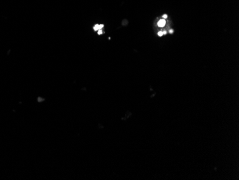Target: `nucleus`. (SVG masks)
<instances>
[{
    "instance_id": "1",
    "label": "nucleus",
    "mask_w": 239,
    "mask_h": 180,
    "mask_svg": "<svg viewBox=\"0 0 239 180\" xmlns=\"http://www.w3.org/2000/svg\"><path fill=\"white\" fill-rule=\"evenodd\" d=\"M165 24H166V22H165V20H159V22H158V27H163L165 25Z\"/></svg>"
},
{
    "instance_id": "2",
    "label": "nucleus",
    "mask_w": 239,
    "mask_h": 180,
    "mask_svg": "<svg viewBox=\"0 0 239 180\" xmlns=\"http://www.w3.org/2000/svg\"><path fill=\"white\" fill-rule=\"evenodd\" d=\"M163 32H158V36L161 37V36H163Z\"/></svg>"
},
{
    "instance_id": "3",
    "label": "nucleus",
    "mask_w": 239,
    "mask_h": 180,
    "mask_svg": "<svg viewBox=\"0 0 239 180\" xmlns=\"http://www.w3.org/2000/svg\"><path fill=\"white\" fill-rule=\"evenodd\" d=\"M163 17H164V18H167V15H163Z\"/></svg>"
},
{
    "instance_id": "4",
    "label": "nucleus",
    "mask_w": 239,
    "mask_h": 180,
    "mask_svg": "<svg viewBox=\"0 0 239 180\" xmlns=\"http://www.w3.org/2000/svg\"><path fill=\"white\" fill-rule=\"evenodd\" d=\"M172 32H173V30H170V33H172Z\"/></svg>"
}]
</instances>
